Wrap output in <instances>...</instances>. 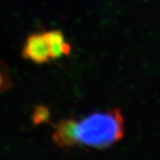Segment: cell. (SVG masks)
Returning <instances> with one entry per match:
<instances>
[{"mask_svg":"<svg viewBox=\"0 0 160 160\" xmlns=\"http://www.w3.org/2000/svg\"><path fill=\"white\" fill-rule=\"evenodd\" d=\"M125 134V120L119 109L93 112L86 117L61 120L54 126L52 140L60 147L82 146L104 149Z\"/></svg>","mask_w":160,"mask_h":160,"instance_id":"6da1fadb","label":"cell"},{"mask_svg":"<svg viewBox=\"0 0 160 160\" xmlns=\"http://www.w3.org/2000/svg\"><path fill=\"white\" fill-rule=\"evenodd\" d=\"M22 56L23 59L37 64L52 62L45 32H37L29 35L24 42Z\"/></svg>","mask_w":160,"mask_h":160,"instance_id":"7a4b0ae2","label":"cell"},{"mask_svg":"<svg viewBox=\"0 0 160 160\" xmlns=\"http://www.w3.org/2000/svg\"><path fill=\"white\" fill-rule=\"evenodd\" d=\"M45 36L48 43L52 61H55L65 55H69L71 47L69 43L65 41L64 35L61 30L53 29L45 31Z\"/></svg>","mask_w":160,"mask_h":160,"instance_id":"3957f363","label":"cell"},{"mask_svg":"<svg viewBox=\"0 0 160 160\" xmlns=\"http://www.w3.org/2000/svg\"><path fill=\"white\" fill-rule=\"evenodd\" d=\"M12 85L11 74L8 67L0 61V92L8 90Z\"/></svg>","mask_w":160,"mask_h":160,"instance_id":"277c9868","label":"cell"}]
</instances>
